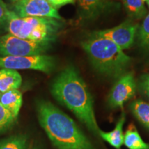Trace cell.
Wrapping results in <instances>:
<instances>
[{"instance_id": "2", "label": "cell", "mask_w": 149, "mask_h": 149, "mask_svg": "<svg viewBox=\"0 0 149 149\" xmlns=\"http://www.w3.org/2000/svg\"><path fill=\"white\" fill-rule=\"evenodd\" d=\"M37 118L48 138L59 149H95L74 120L51 102L39 100Z\"/></svg>"}, {"instance_id": "21", "label": "cell", "mask_w": 149, "mask_h": 149, "mask_svg": "<svg viewBox=\"0 0 149 149\" xmlns=\"http://www.w3.org/2000/svg\"><path fill=\"white\" fill-rule=\"evenodd\" d=\"M139 87L143 92L149 97V74H145L141 76Z\"/></svg>"}, {"instance_id": "13", "label": "cell", "mask_w": 149, "mask_h": 149, "mask_svg": "<svg viewBox=\"0 0 149 149\" xmlns=\"http://www.w3.org/2000/svg\"><path fill=\"white\" fill-rule=\"evenodd\" d=\"M124 122H125V113H123L114 129L111 132H104L101 130L100 137L114 148L120 149L121 146L124 144V135L123 134L122 130Z\"/></svg>"}, {"instance_id": "1", "label": "cell", "mask_w": 149, "mask_h": 149, "mask_svg": "<svg viewBox=\"0 0 149 149\" xmlns=\"http://www.w3.org/2000/svg\"><path fill=\"white\" fill-rule=\"evenodd\" d=\"M53 97L71 111L96 136H100L93 109L92 95L85 81L72 66H68L56 76L51 86Z\"/></svg>"}, {"instance_id": "7", "label": "cell", "mask_w": 149, "mask_h": 149, "mask_svg": "<svg viewBox=\"0 0 149 149\" xmlns=\"http://www.w3.org/2000/svg\"><path fill=\"white\" fill-rule=\"evenodd\" d=\"M10 10L20 17H48L64 20L48 0H22L13 3Z\"/></svg>"}, {"instance_id": "10", "label": "cell", "mask_w": 149, "mask_h": 149, "mask_svg": "<svg viewBox=\"0 0 149 149\" xmlns=\"http://www.w3.org/2000/svg\"><path fill=\"white\" fill-rule=\"evenodd\" d=\"M79 17L84 21H93L111 5L109 0H77Z\"/></svg>"}, {"instance_id": "6", "label": "cell", "mask_w": 149, "mask_h": 149, "mask_svg": "<svg viewBox=\"0 0 149 149\" xmlns=\"http://www.w3.org/2000/svg\"><path fill=\"white\" fill-rule=\"evenodd\" d=\"M57 61L53 56H5L0 57V68L35 70L50 74L55 69Z\"/></svg>"}, {"instance_id": "11", "label": "cell", "mask_w": 149, "mask_h": 149, "mask_svg": "<svg viewBox=\"0 0 149 149\" xmlns=\"http://www.w3.org/2000/svg\"><path fill=\"white\" fill-rule=\"evenodd\" d=\"M0 103L11 113L13 117L17 118L22 103V93L18 89H13L0 95Z\"/></svg>"}, {"instance_id": "24", "label": "cell", "mask_w": 149, "mask_h": 149, "mask_svg": "<svg viewBox=\"0 0 149 149\" xmlns=\"http://www.w3.org/2000/svg\"><path fill=\"white\" fill-rule=\"evenodd\" d=\"M145 1H146V2L147 5H148V8H149V0H145Z\"/></svg>"}, {"instance_id": "19", "label": "cell", "mask_w": 149, "mask_h": 149, "mask_svg": "<svg viewBox=\"0 0 149 149\" xmlns=\"http://www.w3.org/2000/svg\"><path fill=\"white\" fill-rule=\"evenodd\" d=\"M138 40L141 47L149 52V14L145 17L139 29Z\"/></svg>"}, {"instance_id": "25", "label": "cell", "mask_w": 149, "mask_h": 149, "mask_svg": "<svg viewBox=\"0 0 149 149\" xmlns=\"http://www.w3.org/2000/svg\"><path fill=\"white\" fill-rule=\"evenodd\" d=\"M1 93H0V95H1Z\"/></svg>"}, {"instance_id": "14", "label": "cell", "mask_w": 149, "mask_h": 149, "mask_svg": "<svg viewBox=\"0 0 149 149\" xmlns=\"http://www.w3.org/2000/svg\"><path fill=\"white\" fill-rule=\"evenodd\" d=\"M124 144L128 149H149V144L141 139L133 124H130L124 137Z\"/></svg>"}, {"instance_id": "22", "label": "cell", "mask_w": 149, "mask_h": 149, "mask_svg": "<svg viewBox=\"0 0 149 149\" xmlns=\"http://www.w3.org/2000/svg\"><path fill=\"white\" fill-rule=\"evenodd\" d=\"M76 0H48L54 8L58 9L67 4H74Z\"/></svg>"}, {"instance_id": "8", "label": "cell", "mask_w": 149, "mask_h": 149, "mask_svg": "<svg viewBox=\"0 0 149 149\" xmlns=\"http://www.w3.org/2000/svg\"><path fill=\"white\" fill-rule=\"evenodd\" d=\"M136 82L133 74L126 72L120 77L112 88L108 97L111 108H122L124 103L135 95Z\"/></svg>"}, {"instance_id": "12", "label": "cell", "mask_w": 149, "mask_h": 149, "mask_svg": "<svg viewBox=\"0 0 149 149\" xmlns=\"http://www.w3.org/2000/svg\"><path fill=\"white\" fill-rule=\"evenodd\" d=\"M22 78L17 70L0 68V93L18 89L22 84Z\"/></svg>"}, {"instance_id": "9", "label": "cell", "mask_w": 149, "mask_h": 149, "mask_svg": "<svg viewBox=\"0 0 149 149\" xmlns=\"http://www.w3.org/2000/svg\"><path fill=\"white\" fill-rule=\"evenodd\" d=\"M137 26V24L131 20H126L114 28L95 31V33L100 36L112 40L121 49L124 50L133 44L138 28Z\"/></svg>"}, {"instance_id": "17", "label": "cell", "mask_w": 149, "mask_h": 149, "mask_svg": "<svg viewBox=\"0 0 149 149\" xmlns=\"http://www.w3.org/2000/svg\"><path fill=\"white\" fill-rule=\"evenodd\" d=\"M128 14L134 19H139L146 14L145 0H122Z\"/></svg>"}, {"instance_id": "16", "label": "cell", "mask_w": 149, "mask_h": 149, "mask_svg": "<svg viewBox=\"0 0 149 149\" xmlns=\"http://www.w3.org/2000/svg\"><path fill=\"white\" fill-rule=\"evenodd\" d=\"M130 109L136 118L149 129V104L136 100L130 104Z\"/></svg>"}, {"instance_id": "15", "label": "cell", "mask_w": 149, "mask_h": 149, "mask_svg": "<svg viewBox=\"0 0 149 149\" xmlns=\"http://www.w3.org/2000/svg\"><path fill=\"white\" fill-rule=\"evenodd\" d=\"M29 137L26 134L19 133L0 140V149H28Z\"/></svg>"}, {"instance_id": "23", "label": "cell", "mask_w": 149, "mask_h": 149, "mask_svg": "<svg viewBox=\"0 0 149 149\" xmlns=\"http://www.w3.org/2000/svg\"><path fill=\"white\" fill-rule=\"evenodd\" d=\"M9 1H10L11 2H13V3H15V2H17V1H22V0H9Z\"/></svg>"}, {"instance_id": "5", "label": "cell", "mask_w": 149, "mask_h": 149, "mask_svg": "<svg viewBox=\"0 0 149 149\" xmlns=\"http://www.w3.org/2000/svg\"><path fill=\"white\" fill-rule=\"evenodd\" d=\"M51 44L24 40L8 33L0 36V57L44 55Z\"/></svg>"}, {"instance_id": "3", "label": "cell", "mask_w": 149, "mask_h": 149, "mask_svg": "<svg viewBox=\"0 0 149 149\" xmlns=\"http://www.w3.org/2000/svg\"><path fill=\"white\" fill-rule=\"evenodd\" d=\"M81 45L95 69L104 75L119 78L125 73L132 61L115 42L95 32L84 40Z\"/></svg>"}, {"instance_id": "18", "label": "cell", "mask_w": 149, "mask_h": 149, "mask_svg": "<svg viewBox=\"0 0 149 149\" xmlns=\"http://www.w3.org/2000/svg\"><path fill=\"white\" fill-rule=\"evenodd\" d=\"M16 119L0 103V134L4 133L13 126Z\"/></svg>"}, {"instance_id": "20", "label": "cell", "mask_w": 149, "mask_h": 149, "mask_svg": "<svg viewBox=\"0 0 149 149\" xmlns=\"http://www.w3.org/2000/svg\"><path fill=\"white\" fill-rule=\"evenodd\" d=\"M9 12L10 10L4 1L3 0H0V29L6 26Z\"/></svg>"}, {"instance_id": "4", "label": "cell", "mask_w": 149, "mask_h": 149, "mask_svg": "<svg viewBox=\"0 0 149 149\" xmlns=\"http://www.w3.org/2000/svg\"><path fill=\"white\" fill-rule=\"evenodd\" d=\"M63 27L64 20L48 17H20L10 10L6 30L9 34L19 38L53 44Z\"/></svg>"}]
</instances>
